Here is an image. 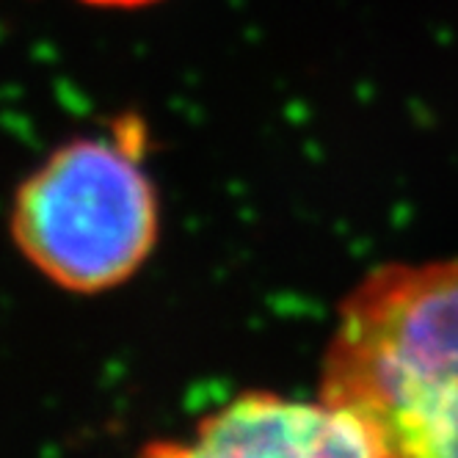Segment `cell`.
<instances>
[{"instance_id":"3","label":"cell","mask_w":458,"mask_h":458,"mask_svg":"<svg viewBox=\"0 0 458 458\" xmlns=\"http://www.w3.org/2000/svg\"><path fill=\"white\" fill-rule=\"evenodd\" d=\"M185 455H384L373 431L348 409L249 389L208 411L193 428Z\"/></svg>"},{"instance_id":"4","label":"cell","mask_w":458,"mask_h":458,"mask_svg":"<svg viewBox=\"0 0 458 458\" xmlns=\"http://www.w3.org/2000/svg\"><path fill=\"white\" fill-rule=\"evenodd\" d=\"M78 4L91 6V9H103V12H139V9L160 4V0H78Z\"/></svg>"},{"instance_id":"1","label":"cell","mask_w":458,"mask_h":458,"mask_svg":"<svg viewBox=\"0 0 458 458\" xmlns=\"http://www.w3.org/2000/svg\"><path fill=\"white\" fill-rule=\"evenodd\" d=\"M320 398L362 420L384 455H458V257L389 263L348 293Z\"/></svg>"},{"instance_id":"2","label":"cell","mask_w":458,"mask_h":458,"mask_svg":"<svg viewBox=\"0 0 458 458\" xmlns=\"http://www.w3.org/2000/svg\"><path fill=\"white\" fill-rule=\"evenodd\" d=\"M9 235L25 263L72 296L127 284L160 241V196L147 169V127L58 144L14 191Z\"/></svg>"}]
</instances>
